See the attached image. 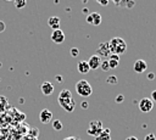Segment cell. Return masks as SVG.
Instances as JSON below:
<instances>
[{"mask_svg":"<svg viewBox=\"0 0 156 140\" xmlns=\"http://www.w3.org/2000/svg\"><path fill=\"white\" fill-rule=\"evenodd\" d=\"M100 67H101V69H102L104 72H107V71H110V66H108V61H107V60H104V61L101 62V65H100Z\"/></svg>","mask_w":156,"mask_h":140,"instance_id":"44dd1931","label":"cell"},{"mask_svg":"<svg viewBox=\"0 0 156 140\" xmlns=\"http://www.w3.org/2000/svg\"><path fill=\"white\" fill-rule=\"evenodd\" d=\"M7 107V99L4 96H0V112H4Z\"/></svg>","mask_w":156,"mask_h":140,"instance_id":"2e32d148","label":"cell"},{"mask_svg":"<svg viewBox=\"0 0 156 140\" xmlns=\"http://www.w3.org/2000/svg\"><path fill=\"white\" fill-rule=\"evenodd\" d=\"M40 89H41V93L48 96V95H51V94L54 93L55 86H54V84L50 83V82H44V83H41Z\"/></svg>","mask_w":156,"mask_h":140,"instance_id":"8fae6325","label":"cell"},{"mask_svg":"<svg viewBox=\"0 0 156 140\" xmlns=\"http://www.w3.org/2000/svg\"><path fill=\"white\" fill-rule=\"evenodd\" d=\"M144 140H156V136H155V134L149 133V134H146V135H145Z\"/></svg>","mask_w":156,"mask_h":140,"instance_id":"cb8c5ba5","label":"cell"},{"mask_svg":"<svg viewBox=\"0 0 156 140\" xmlns=\"http://www.w3.org/2000/svg\"><path fill=\"white\" fill-rule=\"evenodd\" d=\"M57 101H58V105L67 112H72L76 107V102H74V99L72 96V93L68 90V89H63L61 90V93L58 94V97H57Z\"/></svg>","mask_w":156,"mask_h":140,"instance_id":"6da1fadb","label":"cell"},{"mask_svg":"<svg viewBox=\"0 0 156 140\" xmlns=\"http://www.w3.org/2000/svg\"><path fill=\"white\" fill-rule=\"evenodd\" d=\"M112 1H113V2L116 4V5H118V6H119V5L122 4V0H112Z\"/></svg>","mask_w":156,"mask_h":140,"instance_id":"e575fe53","label":"cell"},{"mask_svg":"<svg viewBox=\"0 0 156 140\" xmlns=\"http://www.w3.org/2000/svg\"><path fill=\"white\" fill-rule=\"evenodd\" d=\"M151 100H152V102H156V90L151 91Z\"/></svg>","mask_w":156,"mask_h":140,"instance_id":"83f0119b","label":"cell"},{"mask_svg":"<svg viewBox=\"0 0 156 140\" xmlns=\"http://www.w3.org/2000/svg\"><path fill=\"white\" fill-rule=\"evenodd\" d=\"M90 15H91V18H93V24H94V26H99V24L101 23V21H102L101 15H100L99 12H93V13H90Z\"/></svg>","mask_w":156,"mask_h":140,"instance_id":"9a60e30c","label":"cell"},{"mask_svg":"<svg viewBox=\"0 0 156 140\" xmlns=\"http://www.w3.org/2000/svg\"><path fill=\"white\" fill-rule=\"evenodd\" d=\"M87 22H88L89 24H93V18H91V15H90V13L87 16Z\"/></svg>","mask_w":156,"mask_h":140,"instance_id":"4dcf8cb0","label":"cell"},{"mask_svg":"<svg viewBox=\"0 0 156 140\" xmlns=\"http://www.w3.org/2000/svg\"><path fill=\"white\" fill-rule=\"evenodd\" d=\"M69 52H71V56H72V57H77V56L79 55V50H78V47H72V49L69 50Z\"/></svg>","mask_w":156,"mask_h":140,"instance_id":"603a6c76","label":"cell"},{"mask_svg":"<svg viewBox=\"0 0 156 140\" xmlns=\"http://www.w3.org/2000/svg\"><path fill=\"white\" fill-rule=\"evenodd\" d=\"M88 62V65H89V68L90 69H98L99 67H100V65H101V62H102V60H101V57H99L98 55H91L90 57H89V60L87 61Z\"/></svg>","mask_w":156,"mask_h":140,"instance_id":"ba28073f","label":"cell"},{"mask_svg":"<svg viewBox=\"0 0 156 140\" xmlns=\"http://www.w3.org/2000/svg\"><path fill=\"white\" fill-rule=\"evenodd\" d=\"M106 83H108V84H113V85H115V84L118 83V79H117L116 75H112V74H111V75H108V77L106 78Z\"/></svg>","mask_w":156,"mask_h":140,"instance_id":"ffe728a7","label":"cell"},{"mask_svg":"<svg viewBox=\"0 0 156 140\" xmlns=\"http://www.w3.org/2000/svg\"><path fill=\"white\" fill-rule=\"evenodd\" d=\"M95 140H111V135H110V129L108 128H105L96 138Z\"/></svg>","mask_w":156,"mask_h":140,"instance_id":"5bb4252c","label":"cell"},{"mask_svg":"<svg viewBox=\"0 0 156 140\" xmlns=\"http://www.w3.org/2000/svg\"><path fill=\"white\" fill-rule=\"evenodd\" d=\"M76 91H77V94H78L79 96H82V97H88V96L91 95L93 89H91V85L89 84L88 80L80 79V80H78L77 84H76Z\"/></svg>","mask_w":156,"mask_h":140,"instance_id":"3957f363","label":"cell"},{"mask_svg":"<svg viewBox=\"0 0 156 140\" xmlns=\"http://www.w3.org/2000/svg\"><path fill=\"white\" fill-rule=\"evenodd\" d=\"M155 78V74L152 73V72H150L149 74H147V79H154Z\"/></svg>","mask_w":156,"mask_h":140,"instance_id":"d6a6232c","label":"cell"},{"mask_svg":"<svg viewBox=\"0 0 156 140\" xmlns=\"http://www.w3.org/2000/svg\"><path fill=\"white\" fill-rule=\"evenodd\" d=\"M126 140H138V138H135V136H128Z\"/></svg>","mask_w":156,"mask_h":140,"instance_id":"d590c367","label":"cell"},{"mask_svg":"<svg viewBox=\"0 0 156 140\" xmlns=\"http://www.w3.org/2000/svg\"><path fill=\"white\" fill-rule=\"evenodd\" d=\"M23 140H38V138H33V136L26 135V136H23Z\"/></svg>","mask_w":156,"mask_h":140,"instance_id":"f546056e","label":"cell"},{"mask_svg":"<svg viewBox=\"0 0 156 140\" xmlns=\"http://www.w3.org/2000/svg\"><path fill=\"white\" fill-rule=\"evenodd\" d=\"M152 107H154V102H152V100L149 99V97H143V99L139 101V110H140L141 112H144V113L150 112V111L152 110Z\"/></svg>","mask_w":156,"mask_h":140,"instance_id":"5b68a950","label":"cell"},{"mask_svg":"<svg viewBox=\"0 0 156 140\" xmlns=\"http://www.w3.org/2000/svg\"><path fill=\"white\" fill-rule=\"evenodd\" d=\"M13 4L16 6V9H23L27 4V0H13Z\"/></svg>","mask_w":156,"mask_h":140,"instance_id":"d6986e66","label":"cell"},{"mask_svg":"<svg viewBox=\"0 0 156 140\" xmlns=\"http://www.w3.org/2000/svg\"><path fill=\"white\" fill-rule=\"evenodd\" d=\"M51 40L55 44H62L65 41V33L61 29L52 30V33H51Z\"/></svg>","mask_w":156,"mask_h":140,"instance_id":"9c48e42d","label":"cell"},{"mask_svg":"<svg viewBox=\"0 0 156 140\" xmlns=\"http://www.w3.org/2000/svg\"><path fill=\"white\" fill-rule=\"evenodd\" d=\"M80 106H82V107H83V108H88V106H89V105H88V102H87V101H83V102H82V105H80Z\"/></svg>","mask_w":156,"mask_h":140,"instance_id":"836d02e7","label":"cell"},{"mask_svg":"<svg viewBox=\"0 0 156 140\" xmlns=\"http://www.w3.org/2000/svg\"><path fill=\"white\" fill-rule=\"evenodd\" d=\"M123 100H124V96H123L122 94H119V95L116 97V102H117V103H121V102H123Z\"/></svg>","mask_w":156,"mask_h":140,"instance_id":"484cf974","label":"cell"},{"mask_svg":"<svg viewBox=\"0 0 156 140\" xmlns=\"http://www.w3.org/2000/svg\"><path fill=\"white\" fill-rule=\"evenodd\" d=\"M108 46H110V51L111 54H116V55H122L126 52L127 50V44L126 41L119 38V37H115L108 41Z\"/></svg>","mask_w":156,"mask_h":140,"instance_id":"7a4b0ae2","label":"cell"},{"mask_svg":"<svg viewBox=\"0 0 156 140\" xmlns=\"http://www.w3.org/2000/svg\"><path fill=\"white\" fill-rule=\"evenodd\" d=\"M39 121L43 123V124H48L50 122H52V112L48 108H44L40 111L39 113Z\"/></svg>","mask_w":156,"mask_h":140,"instance_id":"8992f818","label":"cell"},{"mask_svg":"<svg viewBox=\"0 0 156 140\" xmlns=\"http://www.w3.org/2000/svg\"><path fill=\"white\" fill-rule=\"evenodd\" d=\"M52 128H54L55 130H61V129L63 128L62 122H61L60 119H54V121H52Z\"/></svg>","mask_w":156,"mask_h":140,"instance_id":"e0dca14e","label":"cell"},{"mask_svg":"<svg viewBox=\"0 0 156 140\" xmlns=\"http://www.w3.org/2000/svg\"><path fill=\"white\" fill-rule=\"evenodd\" d=\"M108 58H112V60H117V61H119V56H118V55H116V54H111V55L108 56Z\"/></svg>","mask_w":156,"mask_h":140,"instance_id":"4316f807","label":"cell"},{"mask_svg":"<svg viewBox=\"0 0 156 140\" xmlns=\"http://www.w3.org/2000/svg\"><path fill=\"white\" fill-rule=\"evenodd\" d=\"M63 140H80L78 136H68V138H65Z\"/></svg>","mask_w":156,"mask_h":140,"instance_id":"1f68e13d","label":"cell"},{"mask_svg":"<svg viewBox=\"0 0 156 140\" xmlns=\"http://www.w3.org/2000/svg\"><path fill=\"white\" fill-rule=\"evenodd\" d=\"M107 61H108V66H110V69H112V68H116V67L118 66V62H119V61H117V60H112V58H108Z\"/></svg>","mask_w":156,"mask_h":140,"instance_id":"7402d4cb","label":"cell"},{"mask_svg":"<svg viewBox=\"0 0 156 140\" xmlns=\"http://www.w3.org/2000/svg\"><path fill=\"white\" fill-rule=\"evenodd\" d=\"M99 57L104 56V57H108L111 55V51H110V46H108V43H101L99 46H98V50H96V54Z\"/></svg>","mask_w":156,"mask_h":140,"instance_id":"52a82bcc","label":"cell"},{"mask_svg":"<svg viewBox=\"0 0 156 140\" xmlns=\"http://www.w3.org/2000/svg\"><path fill=\"white\" fill-rule=\"evenodd\" d=\"M6 1H13V0H6Z\"/></svg>","mask_w":156,"mask_h":140,"instance_id":"8d00e7d4","label":"cell"},{"mask_svg":"<svg viewBox=\"0 0 156 140\" xmlns=\"http://www.w3.org/2000/svg\"><path fill=\"white\" fill-rule=\"evenodd\" d=\"M5 27H6L5 23H4L2 21H0V33H2V32L5 30Z\"/></svg>","mask_w":156,"mask_h":140,"instance_id":"f1b7e54d","label":"cell"},{"mask_svg":"<svg viewBox=\"0 0 156 140\" xmlns=\"http://www.w3.org/2000/svg\"><path fill=\"white\" fill-rule=\"evenodd\" d=\"M77 69H78V72L82 73V74H87V73L90 71L89 65H88L87 61H79L78 65H77Z\"/></svg>","mask_w":156,"mask_h":140,"instance_id":"4fadbf2b","label":"cell"},{"mask_svg":"<svg viewBox=\"0 0 156 140\" xmlns=\"http://www.w3.org/2000/svg\"><path fill=\"white\" fill-rule=\"evenodd\" d=\"M48 24L50 28H52V30L60 29V18L57 16H51L48 19Z\"/></svg>","mask_w":156,"mask_h":140,"instance_id":"7c38bea8","label":"cell"},{"mask_svg":"<svg viewBox=\"0 0 156 140\" xmlns=\"http://www.w3.org/2000/svg\"><path fill=\"white\" fill-rule=\"evenodd\" d=\"M146 68H147L146 61H144V60H136V61L134 62V66H133L134 72H136V73H143V72L146 71Z\"/></svg>","mask_w":156,"mask_h":140,"instance_id":"30bf717a","label":"cell"},{"mask_svg":"<svg viewBox=\"0 0 156 140\" xmlns=\"http://www.w3.org/2000/svg\"><path fill=\"white\" fill-rule=\"evenodd\" d=\"M99 5H101V6H107V4L110 2V0H95Z\"/></svg>","mask_w":156,"mask_h":140,"instance_id":"d4e9b609","label":"cell"},{"mask_svg":"<svg viewBox=\"0 0 156 140\" xmlns=\"http://www.w3.org/2000/svg\"><path fill=\"white\" fill-rule=\"evenodd\" d=\"M27 135L33 136V138H38V135H39V129H38V128H29L28 131H27Z\"/></svg>","mask_w":156,"mask_h":140,"instance_id":"ac0fdd59","label":"cell"},{"mask_svg":"<svg viewBox=\"0 0 156 140\" xmlns=\"http://www.w3.org/2000/svg\"><path fill=\"white\" fill-rule=\"evenodd\" d=\"M102 130H104V127H102V123H101L100 121H91V122L89 123V127H88L87 133H88L90 136L96 138Z\"/></svg>","mask_w":156,"mask_h":140,"instance_id":"277c9868","label":"cell"}]
</instances>
